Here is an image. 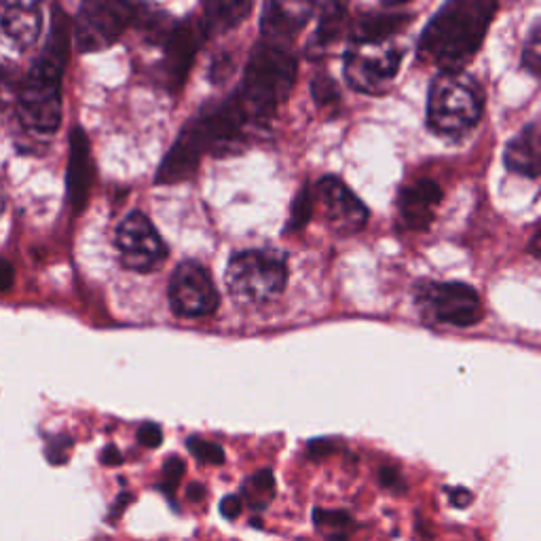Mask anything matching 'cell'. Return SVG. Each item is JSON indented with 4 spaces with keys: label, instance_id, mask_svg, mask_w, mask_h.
Segmentation results:
<instances>
[{
    "label": "cell",
    "instance_id": "1",
    "mask_svg": "<svg viewBox=\"0 0 541 541\" xmlns=\"http://www.w3.org/2000/svg\"><path fill=\"white\" fill-rule=\"evenodd\" d=\"M70 53V22L62 7L53 5L51 28L43 53L30 66L17 96L22 123L36 134H55L62 123V79Z\"/></svg>",
    "mask_w": 541,
    "mask_h": 541
},
{
    "label": "cell",
    "instance_id": "2",
    "mask_svg": "<svg viewBox=\"0 0 541 541\" xmlns=\"http://www.w3.org/2000/svg\"><path fill=\"white\" fill-rule=\"evenodd\" d=\"M499 5L495 0L446 3L419 39V58L440 72H461L478 53Z\"/></svg>",
    "mask_w": 541,
    "mask_h": 541
},
{
    "label": "cell",
    "instance_id": "3",
    "mask_svg": "<svg viewBox=\"0 0 541 541\" xmlns=\"http://www.w3.org/2000/svg\"><path fill=\"white\" fill-rule=\"evenodd\" d=\"M294 79L296 58L286 45L263 39L252 49L244 79L233 96L254 129L273 119L279 104L288 98Z\"/></svg>",
    "mask_w": 541,
    "mask_h": 541
},
{
    "label": "cell",
    "instance_id": "4",
    "mask_svg": "<svg viewBox=\"0 0 541 541\" xmlns=\"http://www.w3.org/2000/svg\"><path fill=\"white\" fill-rule=\"evenodd\" d=\"M484 93L465 72H440L429 87L427 123L436 134L461 136L480 121Z\"/></svg>",
    "mask_w": 541,
    "mask_h": 541
},
{
    "label": "cell",
    "instance_id": "5",
    "mask_svg": "<svg viewBox=\"0 0 541 541\" xmlns=\"http://www.w3.org/2000/svg\"><path fill=\"white\" fill-rule=\"evenodd\" d=\"M225 282L235 303L267 305L286 288V258L273 250L237 252L229 260Z\"/></svg>",
    "mask_w": 541,
    "mask_h": 541
},
{
    "label": "cell",
    "instance_id": "6",
    "mask_svg": "<svg viewBox=\"0 0 541 541\" xmlns=\"http://www.w3.org/2000/svg\"><path fill=\"white\" fill-rule=\"evenodd\" d=\"M404 51L394 41H351L345 53V81L351 89L381 96L396 79Z\"/></svg>",
    "mask_w": 541,
    "mask_h": 541
},
{
    "label": "cell",
    "instance_id": "7",
    "mask_svg": "<svg viewBox=\"0 0 541 541\" xmlns=\"http://www.w3.org/2000/svg\"><path fill=\"white\" fill-rule=\"evenodd\" d=\"M138 5L121 0H89L74 20V43L81 53L102 51L115 45L121 34L136 22Z\"/></svg>",
    "mask_w": 541,
    "mask_h": 541
},
{
    "label": "cell",
    "instance_id": "8",
    "mask_svg": "<svg viewBox=\"0 0 541 541\" xmlns=\"http://www.w3.org/2000/svg\"><path fill=\"white\" fill-rule=\"evenodd\" d=\"M417 305L425 320L444 326L470 328L482 317L478 292L459 282L421 286L417 292Z\"/></svg>",
    "mask_w": 541,
    "mask_h": 541
},
{
    "label": "cell",
    "instance_id": "9",
    "mask_svg": "<svg viewBox=\"0 0 541 541\" xmlns=\"http://www.w3.org/2000/svg\"><path fill=\"white\" fill-rule=\"evenodd\" d=\"M115 244L121 252V263L129 271L153 273L167 258L161 235L142 212H129L117 227Z\"/></svg>",
    "mask_w": 541,
    "mask_h": 541
},
{
    "label": "cell",
    "instance_id": "10",
    "mask_svg": "<svg viewBox=\"0 0 541 541\" xmlns=\"http://www.w3.org/2000/svg\"><path fill=\"white\" fill-rule=\"evenodd\" d=\"M167 298L178 317H208L220 305L214 279L195 260H184L176 267L167 286Z\"/></svg>",
    "mask_w": 541,
    "mask_h": 541
},
{
    "label": "cell",
    "instance_id": "11",
    "mask_svg": "<svg viewBox=\"0 0 541 541\" xmlns=\"http://www.w3.org/2000/svg\"><path fill=\"white\" fill-rule=\"evenodd\" d=\"M317 197H320L324 205L328 227L339 237L356 235L366 227L368 208L337 176H326L320 180V184H317Z\"/></svg>",
    "mask_w": 541,
    "mask_h": 541
},
{
    "label": "cell",
    "instance_id": "12",
    "mask_svg": "<svg viewBox=\"0 0 541 541\" xmlns=\"http://www.w3.org/2000/svg\"><path fill=\"white\" fill-rule=\"evenodd\" d=\"M203 41L205 32L201 28V22L197 20L176 22L172 32L167 34V39L163 41L161 74L167 89L178 91L184 85Z\"/></svg>",
    "mask_w": 541,
    "mask_h": 541
},
{
    "label": "cell",
    "instance_id": "13",
    "mask_svg": "<svg viewBox=\"0 0 541 541\" xmlns=\"http://www.w3.org/2000/svg\"><path fill=\"white\" fill-rule=\"evenodd\" d=\"M442 201V189L429 178H421L402 189L398 214L406 231H425L434 222L436 208Z\"/></svg>",
    "mask_w": 541,
    "mask_h": 541
},
{
    "label": "cell",
    "instance_id": "14",
    "mask_svg": "<svg viewBox=\"0 0 541 541\" xmlns=\"http://www.w3.org/2000/svg\"><path fill=\"white\" fill-rule=\"evenodd\" d=\"M43 11L36 3H0V36L17 51H28L41 36Z\"/></svg>",
    "mask_w": 541,
    "mask_h": 541
},
{
    "label": "cell",
    "instance_id": "15",
    "mask_svg": "<svg viewBox=\"0 0 541 541\" xmlns=\"http://www.w3.org/2000/svg\"><path fill=\"white\" fill-rule=\"evenodd\" d=\"M93 182V161L91 146L81 127H74L70 132V159H68V201L74 212H81L91 191Z\"/></svg>",
    "mask_w": 541,
    "mask_h": 541
},
{
    "label": "cell",
    "instance_id": "16",
    "mask_svg": "<svg viewBox=\"0 0 541 541\" xmlns=\"http://www.w3.org/2000/svg\"><path fill=\"white\" fill-rule=\"evenodd\" d=\"M311 9L313 5L267 3L263 9V22H260V28L265 32V41L286 45L288 39H294L303 30Z\"/></svg>",
    "mask_w": 541,
    "mask_h": 541
},
{
    "label": "cell",
    "instance_id": "17",
    "mask_svg": "<svg viewBox=\"0 0 541 541\" xmlns=\"http://www.w3.org/2000/svg\"><path fill=\"white\" fill-rule=\"evenodd\" d=\"M508 170L527 178L539 176V123H529L522 132L506 146Z\"/></svg>",
    "mask_w": 541,
    "mask_h": 541
},
{
    "label": "cell",
    "instance_id": "18",
    "mask_svg": "<svg viewBox=\"0 0 541 541\" xmlns=\"http://www.w3.org/2000/svg\"><path fill=\"white\" fill-rule=\"evenodd\" d=\"M408 22L410 15L406 13H391V11L364 13L358 24L353 26L351 41H389V36L400 32Z\"/></svg>",
    "mask_w": 541,
    "mask_h": 541
},
{
    "label": "cell",
    "instance_id": "19",
    "mask_svg": "<svg viewBox=\"0 0 541 541\" xmlns=\"http://www.w3.org/2000/svg\"><path fill=\"white\" fill-rule=\"evenodd\" d=\"M252 11V3H205L201 28L205 34H222L241 24Z\"/></svg>",
    "mask_w": 541,
    "mask_h": 541
},
{
    "label": "cell",
    "instance_id": "20",
    "mask_svg": "<svg viewBox=\"0 0 541 541\" xmlns=\"http://www.w3.org/2000/svg\"><path fill=\"white\" fill-rule=\"evenodd\" d=\"M275 495H277V482H275L273 470L269 468L258 470L252 476H248L244 482H241V489H239L241 501H244L246 506L256 514L265 512L271 506Z\"/></svg>",
    "mask_w": 541,
    "mask_h": 541
},
{
    "label": "cell",
    "instance_id": "21",
    "mask_svg": "<svg viewBox=\"0 0 541 541\" xmlns=\"http://www.w3.org/2000/svg\"><path fill=\"white\" fill-rule=\"evenodd\" d=\"M311 520L313 527L324 535L326 541H349L358 529V522L349 510L313 508Z\"/></svg>",
    "mask_w": 541,
    "mask_h": 541
},
{
    "label": "cell",
    "instance_id": "22",
    "mask_svg": "<svg viewBox=\"0 0 541 541\" xmlns=\"http://www.w3.org/2000/svg\"><path fill=\"white\" fill-rule=\"evenodd\" d=\"M347 9L341 5H324L320 26L315 30V43L317 47H328L341 36V26L345 22Z\"/></svg>",
    "mask_w": 541,
    "mask_h": 541
},
{
    "label": "cell",
    "instance_id": "23",
    "mask_svg": "<svg viewBox=\"0 0 541 541\" xmlns=\"http://www.w3.org/2000/svg\"><path fill=\"white\" fill-rule=\"evenodd\" d=\"M184 472H186V463L178 455H170V457H167L163 461L161 480L155 484V489L161 491L167 497V501L172 503L174 512H178V506H176V489H178V484H180Z\"/></svg>",
    "mask_w": 541,
    "mask_h": 541
},
{
    "label": "cell",
    "instance_id": "24",
    "mask_svg": "<svg viewBox=\"0 0 541 541\" xmlns=\"http://www.w3.org/2000/svg\"><path fill=\"white\" fill-rule=\"evenodd\" d=\"M313 216V193L309 186H303L301 193L296 195L292 210H290V220L286 225V233H298L309 225V220Z\"/></svg>",
    "mask_w": 541,
    "mask_h": 541
},
{
    "label": "cell",
    "instance_id": "25",
    "mask_svg": "<svg viewBox=\"0 0 541 541\" xmlns=\"http://www.w3.org/2000/svg\"><path fill=\"white\" fill-rule=\"evenodd\" d=\"M186 449L191 451V455L199 461V463H210V465H222L225 463V449H222L220 444L203 440L201 436H189L186 438Z\"/></svg>",
    "mask_w": 541,
    "mask_h": 541
},
{
    "label": "cell",
    "instance_id": "26",
    "mask_svg": "<svg viewBox=\"0 0 541 541\" xmlns=\"http://www.w3.org/2000/svg\"><path fill=\"white\" fill-rule=\"evenodd\" d=\"M539 30H541V24L537 20L529 32L525 51H522V68L531 72L533 77H539V68H541V32Z\"/></svg>",
    "mask_w": 541,
    "mask_h": 541
},
{
    "label": "cell",
    "instance_id": "27",
    "mask_svg": "<svg viewBox=\"0 0 541 541\" xmlns=\"http://www.w3.org/2000/svg\"><path fill=\"white\" fill-rule=\"evenodd\" d=\"M311 93L317 100V104H337L341 98L337 81L328 77V74H317V77L311 81Z\"/></svg>",
    "mask_w": 541,
    "mask_h": 541
},
{
    "label": "cell",
    "instance_id": "28",
    "mask_svg": "<svg viewBox=\"0 0 541 541\" xmlns=\"http://www.w3.org/2000/svg\"><path fill=\"white\" fill-rule=\"evenodd\" d=\"M74 446V440L68 434L51 436L45 446V457L51 465H64L70 457V449Z\"/></svg>",
    "mask_w": 541,
    "mask_h": 541
},
{
    "label": "cell",
    "instance_id": "29",
    "mask_svg": "<svg viewBox=\"0 0 541 541\" xmlns=\"http://www.w3.org/2000/svg\"><path fill=\"white\" fill-rule=\"evenodd\" d=\"M379 484H381V489L394 495H404L408 491L406 478L398 465H389V463L383 465V468L379 470Z\"/></svg>",
    "mask_w": 541,
    "mask_h": 541
},
{
    "label": "cell",
    "instance_id": "30",
    "mask_svg": "<svg viewBox=\"0 0 541 541\" xmlns=\"http://www.w3.org/2000/svg\"><path fill=\"white\" fill-rule=\"evenodd\" d=\"M337 449H339V444L334 438H313L307 442L305 453L311 461H322L337 453Z\"/></svg>",
    "mask_w": 541,
    "mask_h": 541
},
{
    "label": "cell",
    "instance_id": "31",
    "mask_svg": "<svg viewBox=\"0 0 541 541\" xmlns=\"http://www.w3.org/2000/svg\"><path fill=\"white\" fill-rule=\"evenodd\" d=\"M138 442L142 446H146V449H159V446L163 444V429L161 425L153 423V421H146L138 427Z\"/></svg>",
    "mask_w": 541,
    "mask_h": 541
},
{
    "label": "cell",
    "instance_id": "32",
    "mask_svg": "<svg viewBox=\"0 0 541 541\" xmlns=\"http://www.w3.org/2000/svg\"><path fill=\"white\" fill-rule=\"evenodd\" d=\"M222 518H227V520H235L241 510H244V501H241V497L237 493H229L220 499V506H218Z\"/></svg>",
    "mask_w": 541,
    "mask_h": 541
},
{
    "label": "cell",
    "instance_id": "33",
    "mask_svg": "<svg viewBox=\"0 0 541 541\" xmlns=\"http://www.w3.org/2000/svg\"><path fill=\"white\" fill-rule=\"evenodd\" d=\"M134 493H129V491H123V493H119L117 495V499H115V503H113V506H110V510H108V522H117L121 516H123V512L129 508V506H132V503H134Z\"/></svg>",
    "mask_w": 541,
    "mask_h": 541
},
{
    "label": "cell",
    "instance_id": "34",
    "mask_svg": "<svg viewBox=\"0 0 541 541\" xmlns=\"http://www.w3.org/2000/svg\"><path fill=\"white\" fill-rule=\"evenodd\" d=\"M449 501L451 506L457 510H465L470 508L474 503V493L465 487H457V489H449Z\"/></svg>",
    "mask_w": 541,
    "mask_h": 541
},
{
    "label": "cell",
    "instance_id": "35",
    "mask_svg": "<svg viewBox=\"0 0 541 541\" xmlns=\"http://www.w3.org/2000/svg\"><path fill=\"white\" fill-rule=\"evenodd\" d=\"M15 284V269L9 263V260L0 258V294H5L13 288Z\"/></svg>",
    "mask_w": 541,
    "mask_h": 541
},
{
    "label": "cell",
    "instance_id": "36",
    "mask_svg": "<svg viewBox=\"0 0 541 541\" xmlns=\"http://www.w3.org/2000/svg\"><path fill=\"white\" fill-rule=\"evenodd\" d=\"M100 461L104 465H108V468H115V465H121L123 463V455H121V451L117 449L115 444H108L106 449L102 451V455H100Z\"/></svg>",
    "mask_w": 541,
    "mask_h": 541
},
{
    "label": "cell",
    "instance_id": "37",
    "mask_svg": "<svg viewBox=\"0 0 541 541\" xmlns=\"http://www.w3.org/2000/svg\"><path fill=\"white\" fill-rule=\"evenodd\" d=\"M205 497V487H203V484L201 482H189V484H186V499H189V501H193V503H197V501H201Z\"/></svg>",
    "mask_w": 541,
    "mask_h": 541
},
{
    "label": "cell",
    "instance_id": "38",
    "mask_svg": "<svg viewBox=\"0 0 541 541\" xmlns=\"http://www.w3.org/2000/svg\"><path fill=\"white\" fill-rule=\"evenodd\" d=\"M531 254L537 258L539 256V233H535L531 237Z\"/></svg>",
    "mask_w": 541,
    "mask_h": 541
},
{
    "label": "cell",
    "instance_id": "39",
    "mask_svg": "<svg viewBox=\"0 0 541 541\" xmlns=\"http://www.w3.org/2000/svg\"><path fill=\"white\" fill-rule=\"evenodd\" d=\"M5 205H7V195L3 191V186H0V214L5 212Z\"/></svg>",
    "mask_w": 541,
    "mask_h": 541
},
{
    "label": "cell",
    "instance_id": "40",
    "mask_svg": "<svg viewBox=\"0 0 541 541\" xmlns=\"http://www.w3.org/2000/svg\"><path fill=\"white\" fill-rule=\"evenodd\" d=\"M250 525L256 527V529H263V518H260V516H252V518H250Z\"/></svg>",
    "mask_w": 541,
    "mask_h": 541
},
{
    "label": "cell",
    "instance_id": "41",
    "mask_svg": "<svg viewBox=\"0 0 541 541\" xmlns=\"http://www.w3.org/2000/svg\"><path fill=\"white\" fill-rule=\"evenodd\" d=\"M235 541H237V539H235Z\"/></svg>",
    "mask_w": 541,
    "mask_h": 541
}]
</instances>
